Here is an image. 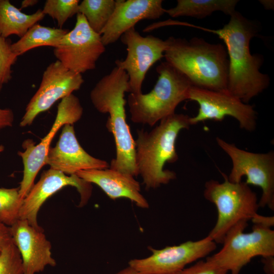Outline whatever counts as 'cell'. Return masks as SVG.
<instances>
[{
    "instance_id": "6da1fadb",
    "label": "cell",
    "mask_w": 274,
    "mask_h": 274,
    "mask_svg": "<svg viewBox=\"0 0 274 274\" xmlns=\"http://www.w3.org/2000/svg\"><path fill=\"white\" fill-rule=\"evenodd\" d=\"M259 28L256 21L236 10L222 28H202L216 34L224 43L229 60L227 91L246 104L266 89L270 83L268 75L260 71L263 55L252 54L250 50V41L258 35Z\"/></svg>"
},
{
    "instance_id": "7a4b0ae2",
    "label": "cell",
    "mask_w": 274,
    "mask_h": 274,
    "mask_svg": "<svg viewBox=\"0 0 274 274\" xmlns=\"http://www.w3.org/2000/svg\"><path fill=\"white\" fill-rule=\"evenodd\" d=\"M129 77L117 66L96 84L90 94L91 101L99 113L109 114L107 127L114 136L116 155L109 168L133 177L139 175L135 164V142L126 120L124 93L129 92Z\"/></svg>"
},
{
    "instance_id": "3957f363",
    "label": "cell",
    "mask_w": 274,
    "mask_h": 274,
    "mask_svg": "<svg viewBox=\"0 0 274 274\" xmlns=\"http://www.w3.org/2000/svg\"><path fill=\"white\" fill-rule=\"evenodd\" d=\"M165 61L182 73L192 86L214 91L227 90L229 60L225 46L203 39H166Z\"/></svg>"
},
{
    "instance_id": "277c9868",
    "label": "cell",
    "mask_w": 274,
    "mask_h": 274,
    "mask_svg": "<svg viewBox=\"0 0 274 274\" xmlns=\"http://www.w3.org/2000/svg\"><path fill=\"white\" fill-rule=\"evenodd\" d=\"M189 119L187 115L175 113L161 120L150 132L138 130L135 161L147 189L167 184L176 178V173L164 169V165L178 160L176 140L181 130L189 128Z\"/></svg>"
},
{
    "instance_id": "5b68a950",
    "label": "cell",
    "mask_w": 274,
    "mask_h": 274,
    "mask_svg": "<svg viewBox=\"0 0 274 274\" xmlns=\"http://www.w3.org/2000/svg\"><path fill=\"white\" fill-rule=\"evenodd\" d=\"M158 80L148 93H130L127 102L131 120L153 126L158 121L175 113L177 107L188 99L192 86L188 78L166 61L156 67Z\"/></svg>"
},
{
    "instance_id": "8992f818",
    "label": "cell",
    "mask_w": 274,
    "mask_h": 274,
    "mask_svg": "<svg viewBox=\"0 0 274 274\" xmlns=\"http://www.w3.org/2000/svg\"><path fill=\"white\" fill-rule=\"evenodd\" d=\"M224 181L206 182L203 196L216 206V223L208 236L222 244L228 231L240 222L248 221L258 215L259 208L256 193L245 182L232 183L222 173Z\"/></svg>"
},
{
    "instance_id": "52a82bcc",
    "label": "cell",
    "mask_w": 274,
    "mask_h": 274,
    "mask_svg": "<svg viewBox=\"0 0 274 274\" xmlns=\"http://www.w3.org/2000/svg\"><path fill=\"white\" fill-rule=\"evenodd\" d=\"M248 221L239 222L226 234L222 248L207 259L230 274H239L252 259L274 256V231L270 227L254 224L245 233Z\"/></svg>"
},
{
    "instance_id": "ba28073f",
    "label": "cell",
    "mask_w": 274,
    "mask_h": 274,
    "mask_svg": "<svg viewBox=\"0 0 274 274\" xmlns=\"http://www.w3.org/2000/svg\"><path fill=\"white\" fill-rule=\"evenodd\" d=\"M216 140L219 147L231 160L232 166L228 180L232 183H238L242 181L243 177H246V184L258 186L262 190V195L258 201L259 207H267L273 211V151L254 153L241 149L219 137H217Z\"/></svg>"
},
{
    "instance_id": "9c48e42d",
    "label": "cell",
    "mask_w": 274,
    "mask_h": 274,
    "mask_svg": "<svg viewBox=\"0 0 274 274\" xmlns=\"http://www.w3.org/2000/svg\"><path fill=\"white\" fill-rule=\"evenodd\" d=\"M83 113L79 99L73 94L62 98L57 108L55 121L47 134L37 145L31 139L24 141L23 152L19 151L24 166L23 176L19 187V193L23 199L33 187L36 176L46 165L51 143L57 131L66 124H73L78 121Z\"/></svg>"
},
{
    "instance_id": "30bf717a",
    "label": "cell",
    "mask_w": 274,
    "mask_h": 274,
    "mask_svg": "<svg viewBox=\"0 0 274 274\" xmlns=\"http://www.w3.org/2000/svg\"><path fill=\"white\" fill-rule=\"evenodd\" d=\"M105 51L100 35L93 31L84 16L78 13L74 28L62 37L53 52L64 67L82 74L94 69Z\"/></svg>"
},
{
    "instance_id": "8fae6325",
    "label": "cell",
    "mask_w": 274,
    "mask_h": 274,
    "mask_svg": "<svg viewBox=\"0 0 274 274\" xmlns=\"http://www.w3.org/2000/svg\"><path fill=\"white\" fill-rule=\"evenodd\" d=\"M188 99L196 101L198 113L190 117V125L206 120L222 121L226 116L235 119L241 129L252 131L257 125V113L253 106L243 102L227 90L214 91L192 86Z\"/></svg>"
},
{
    "instance_id": "7c38bea8",
    "label": "cell",
    "mask_w": 274,
    "mask_h": 274,
    "mask_svg": "<svg viewBox=\"0 0 274 274\" xmlns=\"http://www.w3.org/2000/svg\"><path fill=\"white\" fill-rule=\"evenodd\" d=\"M216 247L217 244L208 235L161 249L150 247L152 253L150 256L132 259L128 265L143 274H177L188 264L210 254Z\"/></svg>"
},
{
    "instance_id": "4fadbf2b",
    "label": "cell",
    "mask_w": 274,
    "mask_h": 274,
    "mask_svg": "<svg viewBox=\"0 0 274 274\" xmlns=\"http://www.w3.org/2000/svg\"><path fill=\"white\" fill-rule=\"evenodd\" d=\"M126 46L127 56L123 60L117 59L116 66L126 72L129 77V92L140 94L146 75L150 67L164 57L167 48L166 40L148 35L143 37L134 27L120 37Z\"/></svg>"
},
{
    "instance_id": "5bb4252c",
    "label": "cell",
    "mask_w": 274,
    "mask_h": 274,
    "mask_svg": "<svg viewBox=\"0 0 274 274\" xmlns=\"http://www.w3.org/2000/svg\"><path fill=\"white\" fill-rule=\"evenodd\" d=\"M82 74L71 71L59 61L44 71L40 86L25 108L20 126L30 125L40 113L48 110L59 99L79 90L84 83Z\"/></svg>"
},
{
    "instance_id": "9a60e30c",
    "label": "cell",
    "mask_w": 274,
    "mask_h": 274,
    "mask_svg": "<svg viewBox=\"0 0 274 274\" xmlns=\"http://www.w3.org/2000/svg\"><path fill=\"white\" fill-rule=\"evenodd\" d=\"M76 188L80 195V206L85 205L92 192L89 183L76 175H66L52 168L44 172L39 181L33 185L26 196L23 199L20 211V219L25 220L34 227L42 228L38 222V214L46 200L64 187Z\"/></svg>"
},
{
    "instance_id": "2e32d148",
    "label": "cell",
    "mask_w": 274,
    "mask_h": 274,
    "mask_svg": "<svg viewBox=\"0 0 274 274\" xmlns=\"http://www.w3.org/2000/svg\"><path fill=\"white\" fill-rule=\"evenodd\" d=\"M13 242L19 252L23 274H37L47 266H55L51 244L43 228L31 226L27 221L19 219L10 227Z\"/></svg>"
},
{
    "instance_id": "e0dca14e",
    "label": "cell",
    "mask_w": 274,
    "mask_h": 274,
    "mask_svg": "<svg viewBox=\"0 0 274 274\" xmlns=\"http://www.w3.org/2000/svg\"><path fill=\"white\" fill-rule=\"evenodd\" d=\"M46 164L68 176L80 170L109 167L106 161L95 158L84 150L78 141L73 125L70 124L63 126L55 146L49 150Z\"/></svg>"
},
{
    "instance_id": "ac0fdd59",
    "label": "cell",
    "mask_w": 274,
    "mask_h": 274,
    "mask_svg": "<svg viewBox=\"0 0 274 274\" xmlns=\"http://www.w3.org/2000/svg\"><path fill=\"white\" fill-rule=\"evenodd\" d=\"M162 0H116L114 12L100 36L103 44L115 43L140 20L159 18L165 13Z\"/></svg>"
},
{
    "instance_id": "d6986e66",
    "label": "cell",
    "mask_w": 274,
    "mask_h": 274,
    "mask_svg": "<svg viewBox=\"0 0 274 274\" xmlns=\"http://www.w3.org/2000/svg\"><path fill=\"white\" fill-rule=\"evenodd\" d=\"M76 175L89 183L97 185L112 199L126 198L141 208H148L146 199L141 193L139 182L134 177L112 169L80 170Z\"/></svg>"
},
{
    "instance_id": "ffe728a7",
    "label": "cell",
    "mask_w": 274,
    "mask_h": 274,
    "mask_svg": "<svg viewBox=\"0 0 274 274\" xmlns=\"http://www.w3.org/2000/svg\"><path fill=\"white\" fill-rule=\"evenodd\" d=\"M45 15L41 9L31 14L22 12L9 0H0V36L7 38L11 35L23 37L27 30Z\"/></svg>"
},
{
    "instance_id": "44dd1931",
    "label": "cell",
    "mask_w": 274,
    "mask_h": 274,
    "mask_svg": "<svg viewBox=\"0 0 274 274\" xmlns=\"http://www.w3.org/2000/svg\"><path fill=\"white\" fill-rule=\"evenodd\" d=\"M238 2L237 0H178L177 5L165 9V13L172 17L189 16L199 19L216 11L230 16L235 11Z\"/></svg>"
},
{
    "instance_id": "7402d4cb",
    "label": "cell",
    "mask_w": 274,
    "mask_h": 274,
    "mask_svg": "<svg viewBox=\"0 0 274 274\" xmlns=\"http://www.w3.org/2000/svg\"><path fill=\"white\" fill-rule=\"evenodd\" d=\"M66 29L52 28L36 24L17 42L12 43V50L18 56L37 47H56L62 37L68 31Z\"/></svg>"
},
{
    "instance_id": "603a6c76",
    "label": "cell",
    "mask_w": 274,
    "mask_h": 274,
    "mask_svg": "<svg viewBox=\"0 0 274 274\" xmlns=\"http://www.w3.org/2000/svg\"><path fill=\"white\" fill-rule=\"evenodd\" d=\"M116 5V0H83L80 2L78 13L83 15L92 29L100 35Z\"/></svg>"
},
{
    "instance_id": "cb8c5ba5",
    "label": "cell",
    "mask_w": 274,
    "mask_h": 274,
    "mask_svg": "<svg viewBox=\"0 0 274 274\" xmlns=\"http://www.w3.org/2000/svg\"><path fill=\"white\" fill-rule=\"evenodd\" d=\"M22 201L19 188H0V222L11 227L20 219Z\"/></svg>"
},
{
    "instance_id": "d4e9b609",
    "label": "cell",
    "mask_w": 274,
    "mask_h": 274,
    "mask_svg": "<svg viewBox=\"0 0 274 274\" xmlns=\"http://www.w3.org/2000/svg\"><path fill=\"white\" fill-rule=\"evenodd\" d=\"M79 0H47L42 10L44 15H48L56 20L59 28L75 14L78 13Z\"/></svg>"
},
{
    "instance_id": "484cf974",
    "label": "cell",
    "mask_w": 274,
    "mask_h": 274,
    "mask_svg": "<svg viewBox=\"0 0 274 274\" xmlns=\"http://www.w3.org/2000/svg\"><path fill=\"white\" fill-rule=\"evenodd\" d=\"M11 42L0 36V90L12 79V66L18 55L12 49Z\"/></svg>"
},
{
    "instance_id": "4316f807",
    "label": "cell",
    "mask_w": 274,
    "mask_h": 274,
    "mask_svg": "<svg viewBox=\"0 0 274 274\" xmlns=\"http://www.w3.org/2000/svg\"><path fill=\"white\" fill-rule=\"evenodd\" d=\"M0 274H23L21 258L13 242L0 253Z\"/></svg>"
},
{
    "instance_id": "83f0119b",
    "label": "cell",
    "mask_w": 274,
    "mask_h": 274,
    "mask_svg": "<svg viewBox=\"0 0 274 274\" xmlns=\"http://www.w3.org/2000/svg\"><path fill=\"white\" fill-rule=\"evenodd\" d=\"M226 270L208 260H199L177 274H226Z\"/></svg>"
},
{
    "instance_id": "f1b7e54d",
    "label": "cell",
    "mask_w": 274,
    "mask_h": 274,
    "mask_svg": "<svg viewBox=\"0 0 274 274\" xmlns=\"http://www.w3.org/2000/svg\"><path fill=\"white\" fill-rule=\"evenodd\" d=\"M12 243L10 227L0 222V252Z\"/></svg>"
},
{
    "instance_id": "f546056e",
    "label": "cell",
    "mask_w": 274,
    "mask_h": 274,
    "mask_svg": "<svg viewBox=\"0 0 274 274\" xmlns=\"http://www.w3.org/2000/svg\"><path fill=\"white\" fill-rule=\"evenodd\" d=\"M14 119V113L10 109L0 108V130L11 126Z\"/></svg>"
},
{
    "instance_id": "4dcf8cb0",
    "label": "cell",
    "mask_w": 274,
    "mask_h": 274,
    "mask_svg": "<svg viewBox=\"0 0 274 274\" xmlns=\"http://www.w3.org/2000/svg\"><path fill=\"white\" fill-rule=\"evenodd\" d=\"M254 224H258L269 227L273 225V217L257 215L251 220Z\"/></svg>"
},
{
    "instance_id": "1f68e13d",
    "label": "cell",
    "mask_w": 274,
    "mask_h": 274,
    "mask_svg": "<svg viewBox=\"0 0 274 274\" xmlns=\"http://www.w3.org/2000/svg\"><path fill=\"white\" fill-rule=\"evenodd\" d=\"M274 256L262 258L263 269L266 274H274Z\"/></svg>"
},
{
    "instance_id": "d6a6232c",
    "label": "cell",
    "mask_w": 274,
    "mask_h": 274,
    "mask_svg": "<svg viewBox=\"0 0 274 274\" xmlns=\"http://www.w3.org/2000/svg\"><path fill=\"white\" fill-rule=\"evenodd\" d=\"M115 274H143L134 268L128 265V267L123 268Z\"/></svg>"
},
{
    "instance_id": "836d02e7",
    "label": "cell",
    "mask_w": 274,
    "mask_h": 274,
    "mask_svg": "<svg viewBox=\"0 0 274 274\" xmlns=\"http://www.w3.org/2000/svg\"><path fill=\"white\" fill-rule=\"evenodd\" d=\"M37 0H24L21 3L20 10L23 8L33 6L38 3Z\"/></svg>"
},
{
    "instance_id": "e575fe53",
    "label": "cell",
    "mask_w": 274,
    "mask_h": 274,
    "mask_svg": "<svg viewBox=\"0 0 274 274\" xmlns=\"http://www.w3.org/2000/svg\"><path fill=\"white\" fill-rule=\"evenodd\" d=\"M259 2L265 8V9L267 10H272L273 9V1L261 0L259 1Z\"/></svg>"
},
{
    "instance_id": "d590c367",
    "label": "cell",
    "mask_w": 274,
    "mask_h": 274,
    "mask_svg": "<svg viewBox=\"0 0 274 274\" xmlns=\"http://www.w3.org/2000/svg\"><path fill=\"white\" fill-rule=\"evenodd\" d=\"M4 150V147L3 145H0V153Z\"/></svg>"
},
{
    "instance_id": "8d00e7d4",
    "label": "cell",
    "mask_w": 274,
    "mask_h": 274,
    "mask_svg": "<svg viewBox=\"0 0 274 274\" xmlns=\"http://www.w3.org/2000/svg\"><path fill=\"white\" fill-rule=\"evenodd\" d=\"M226 274H228V273H227Z\"/></svg>"
},
{
    "instance_id": "74e56055",
    "label": "cell",
    "mask_w": 274,
    "mask_h": 274,
    "mask_svg": "<svg viewBox=\"0 0 274 274\" xmlns=\"http://www.w3.org/2000/svg\"><path fill=\"white\" fill-rule=\"evenodd\" d=\"M1 253V252H0Z\"/></svg>"
}]
</instances>
